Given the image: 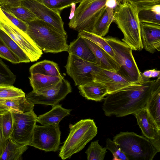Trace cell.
Here are the masks:
<instances>
[{
    "mask_svg": "<svg viewBox=\"0 0 160 160\" xmlns=\"http://www.w3.org/2000/svg\"><path fill=\"white\" fill-rule=\"evenodd\" d=\"M142 76V81L106 95L102 107L106 116L122 117L145 108L153 89L155 79Z\"/></svg>",
    "mask_w": 160,
    "mask_h": 160,
    "instance_id": "6da1fadb",
    "label": "cell"
},
{
    "mask_svg": "<svg viewBox=\"0 0 160 160\" xmlns=\"http://www.w3.org/2000/svg\"><path fill=\"white\" fill-rule=\"evenodd\" d=\"M139 10L130 0H122L116 8L114 22L123 34L122 41L132 50L140 51L143 48L140 36Z\"/></svg>",
    "mask_w": 160,
    "mask_h": 160,
    "instance_id": "7a4b0ae2",
    "label": "cell"
},
{
    "mask_svg": "<svg viewBox=\"0 0 160 160\" xmlns=\"http://www.w3.org/2000/svg\"><path fill=\"white\" fill-rule=\"evenodd\" d=\"M27 33L45 53H57L67 51V36L50 24L38 18L27 22Z\"/></svg>",
    "mask_w": 160,
    "mask_h": 160,
    "instance_id": "3957f363",
    "label": "cell"
},
{
    "mask_svg": "<svg viewBox=\"0 0 160 160\" xmlns=\"http://www.w3.org/2000/svg\"><path fill=\"white\" fill-rule=\"evenodd\" d=\"M69 127L70 132L59 154L63 160L82 150L98 133L93 119H82L74 125L70 124Z\"/></svg>",
    "mask_w": 160,
    "mask_h": 160,
    "instance_id": "277c9868",
    "label": "cell"
},
{
    "mask_svg": "<svg viewBox=\"0 0 160 160\" xmlns=\"http://www.w3.org/2000/svg\"><path fill=\"white\" fill-rule=\"evenodd\" d=\"M113 141L129 160H152L158 152L148 139L134 132H121Z\"/></svg>",
    "mask_w": 160,
    "mask_h": 160,
    "instance_id": "5b68a950",
    "label": "cell"
},
{
    "mask_svg": "<svg viewBox=\"0 0 160 160\" xmlns=\"http://www.w3.org/2000/svg\"><path fill=\"white\" fill-rule=\"evenodd\" d=\"M105 39L111 47L114 58L118 63L117 72L131 83L142 81V78L132 53V50L126 43L118 38L108 36Z\"/></svg>",
    "mask_w": 160,
    "mask_h": 160,
    "instance_id": "8992f818",
    "label": "cell"
},
{
    "mask_svg": "<svg viewBox=\"0 0 160 160\" xmlns=\"http://www.w3.org/2000/svg\"><path fill=\"white\" fill-rule=\"evenodd\" d=\"M108 0H82L70 18V28L78 32H91L94 24L102 14Z\"/></svg>",
    "mask_w": 160,
    "mask_h": 160,
    "instance_id": "52a82bcc",
    "label": "cell"
},
{
    "mask_svg": "<svg viewBox=\"0 0 160 160\" xmlns=\"http://www.w3.org/2000/svg\"><path fill=\"white\" fill-rule=\"evenodd\" d=\"M0 29L6 33L23 50L31 62L37 61L43 52L26 32L14 25L3 12L0 16Z\"/></svg>",
    "mask_w": 160,
    "mask_h": 160,
    "instance_id": "ba28073f",
    "label": "cell"
},
{
    "mask_svg": "<svg viewBox=\"0 0 160 160\" xmlns=\"http://www.w3.org/2000/svg\"><path fill=\"white\" fill-rule=\"evenodd\" d=\"M12 113L14 122L10 138L20 144L30 146L38 117L33 109L24 113Z\"/></svg>",
    "mask_w": 160,
    "mask_h": 160,
    "instance_id": "9c48e42d",
    "label": "cell"
},
{
    "mask_svg": "<svg viewBox=\"0 0 160 160\" xmlns=\"http://www.w3.org/2000/svg\"><path fill=\"white\" fill-rule=\"evenodd\" d=\"M65 68L67 74L77 86L93 81V76L100 68L95 63L83 60L72 54H69Z\"/></svg>",
    "mask_w": 160,
    "mask_h": 160,
    "instance_id": "30bf717a",
    "label": "cell"
},
{
    "mask_svg": "<svg viewBox=\"0 0 160 160\" xmlns=\"http://www.w3.org/2000/svg\"><path fill=\"white\" fill-rule=\"evenodd\" d=\"M59 126L36 125L30 146L46 152H55L60 144Z\"/></svg>",
    "mask_w": 160,
    "mask_h": 160,
    "instance_id": "8fae6325",
    "label": "cell"
},
{
    "mask_svg": "<svg viewBox=\"0 0 160 160\" xmlns=\"http://www.w3.org/2000/svg\"><path fill=\"white\" fill-rule=\"evenodd\" d=\"M72 91L70 83L64 78L55 87L40 93L32 90L25 95V97L34 105L42 104L52 106L57 104Z\"/></svg>",
    "mask_w": 160,
    "mask_h": 160,
    "instance_id": "7c38bea8",
    "label": "cell"
},
{
    "mask_svg": "<svg viewBox=\"0 0 160 160\" xmlns=\"http://www.w3.org/2000/svg\"><path fill=\"white\" fill-rule=\"evenodd\" d=\"M21 5L28 8L38 18L50 24L61 33L67 36L60 13L37 0H21Z\"/></svg>",
    "mask_w": 160,
    "mask_h": 160,
    "instance_id": "4fadbf2b",
    "label": "cell"
},
{
    "mask_svg": "<svg viewBox=\"0 0 160 160\" xmlns=\"http://www.w3.org/2000/svg\"><path fill=\"white\" fill-rule=\"evenodd\" d=\"M93 81L104 86L108 89V94L116 92L132 84L117 72L101 68L93 76Z\"/></svg>",
    "mask_w": 160,
    "mask_h": 160,
    "instance_id": "5bb4252c",
    "label": "cell"
},
{
    "mask_svg": "<svg viewBox=\"0 0 160 160\" xmlns=\"http://www.w3.org/2000/svg\"><path fill=\"white\" fill-rule=\"evenodd\" d=\"M141 40L143 48L153 54L160 51V25L140 22Z\"/></svg>",
    "mask_w": 160,
    "mask_h": 160,
    "instance_id": "9a60e30c",
    "label": "cell"
},
{
    "mask_svg": "<svg viewBox=\"0 0 160 160\" xmlns=\"http://www.w3.org/2000/svg\"><path fill=\"white\" fill-rule=\"evenodd\" d=\"M82 38L93 54L96 59V63L100 68L118 72L119 69V66L112 57L93 42L87 38Z\"/></svg>",
    "mask_w": 160,
    "mask_h": 160,
    "instance_id": "2e32d148",
    "label": "cell"
},
{
    "mask_svg": "<svg viewBox=\"0 0 160 160\" xmlns=\"http://www.w3.org/2000/svg\"><path fill=\"white\" fill-rule=\"evenodd\" d=\"M143 136L149 139H154L160 131L148 111L142 108L133 114Z\"/></svg>",
    "mask_w": 160,
    "mask_h": 160,
    "instance_id": "e0dca14e",
    "label": "cell"
},
{
    "mask_svg": "<svg viewBox=\"0 0 160 160\" xmlns=\"http://www.w3.org/2000/svg\"><path fill=\"white\" fill-rule=\"evenodd\" d=\"M145 108L160 128V76L155 79L153 89L147 102Z\"/></svg>",
    "mask_w": 160,
    "mask_h": 160,
    "instance_id": "ac0fdd59",
    "label": "cell"
},
{
    "mask_svg": "<svg viewBox=\"0 0 160 160\" xmlns=\"http://www.w3.org/2000/svg\"><path fill=\"white\" fill-rule=\"evenodd\" d=\"M80 94L86 99L100 101L108 94L107 88L98 82L92 81L84 84L78 86Z\"/></svg>",
    "mask_w": 160,
    "mask_h": 160,
    "instance_id": "d6986e66",
    "label": "cell"
},
{
    "mask_svg": "<svg viewBox=\"0 0 160 160\" xmlns=\"http://www.w3.org/2000/svg\"><path fill=\"white\" fill-rule=\"evenodd\" d=\"M29 78L33 90L40 93L56 86L64 77H53L35 73L30 74Z\"/></svg>",
    "mask_w": 160,
    "mask_h": 160,
    "instance_id": "ffe728a7",
    "label": "cell"
},
{
    "mask_svg": "<svg viewBox=\"0 0 160 160\" xmlns=\"http://www.w3.org/2000/svg\"><path fill=\"white\" fill-rule=\"evenodd\" d=\"M52 107L50 111L38 117L37 122L42 125L59 126L60 121L65 117L69 115L72 111L71 109L63 108L60 104Z\"/></svg>",
    "mask_w": 160,
    "mask_h": 160,
    "instance_id": "44dd1931",
    "label": "cell"
},
{
    "mask_svg": "<svg viewBox=\"0 0 160 160\" xmlns=\"http://www.w3.org/2000/svg\"><path fill=\"white\" fill-rule=\"evenodd\" d=\"M68 52L69 54L74 55L83 60L96 63L93 54L82 37L78 36L70 42Z\"/></svg>",
    "mask_w": 160,
    "mask_h": 160,
    "instance_id": "7402d4cb",
    "label": "cell"
},
{
    "mask_svg": "<svg viewBox=\"0 0 160 160\" xmlns=\"http://www.w3.org/2000/svg\"><path fill=\"white\" fill-rule=\"evenodd\" d=\"M115 9L106 6L99 18L94 24L92 32L104 37L108 33L111 23L114 22Z\"/></svg>",
    "mask_w": 160,
    "mask_h": 160,
    "instance_id": "603a6c76",
    "label": "cell"
},
{
    "mask_svg": "<svg viewBox=\"0 0 160 160\" xmlns=\"http://www.w3.org/2000/svg\"><path fill=\"white\" fill-rule=\"evenodd\" d=\"M29 71L30 74L38 73L53 77H62L57 63L47 60L33 64L30 68Z\"/></svg>",
    "mask_w": 160,
    "mask_h": 160,
    "instance_id": "cb8c5ba5",
    "label": "cell"
},
{
    "mask_svg": "<svg viewBox=\"0 0 160 160\" xmlns=\"http://www.w3.org/2000/svg\"><path fill=\"white\" fill-rule=\"evenodd\" d=\"M28 148V146L20 144L9 138L0 160H22V154Z\"/></svg>",
    "mask_w": 160,
    "mask_h": 160,
    "instance_id": "d4e9b609",
    "label": "cell"
},
{
    "mask_svg": "<svg viewBox=\"0 0 160 160\" xmlns=\"http://www.w3.org/2000/svg\"><path fill=\"white\" fill-rule=\"evenodd\" d=\"M12 112L24 113L33 109L34 104L28 101L25 96L0 101Z\"/></svg>",
    "mask_w": 160,
    "mask_h": 160,
    "instance_id": "484cf974",
    "label": "cell"
},
{
    "mask_svg": "<svg viewBox=\"0 0 160 160\" xmlns=\"http://www.w3.org/2000/svg\"><path fill=\"white\" fill-rule=\"evenodd\" d=\"M138 17L140 22L160 25V4L139 10Z\"/></svg>",
    "mask_w": 160,
    "mask_h": 160,
    "instance_id": "4316f807",
    "label": "cell"
},
{
    "mask_svg": "<svg viewBox=\"0 0 160 160\" xmlns=\"http://www.w3.org/2000/svg\"><path fill=\"white\" fill-rule=\"evenodd\" d=\"M0 122L4 139L8 141L13 128L14 119L12 112L8 110L0 112Z\"/></svg>",
    "mask_w": 160,
    "mask_h": 160,
    "instance_id": "83f0119b",
    "label": "cell"
},
{
    "mask_svg": "<svg viewBox=\"0 0 160 160\" xmlns=\"http://www.w3.org/2000/svg\"><path fill=\"white\" fill-rule=\"evenodd\" d=\"M0 37L9 48L18 57L20 63H27L30 62L23 50L6 33L1 29Z\"/></svg>",
    "mask_w": 160,
    "mask_h": 160,
    "instance_id": "f1b7e54d",
    "label": "cell"
},
{
    "mask_svg": "<svg viewBox=\"0 0 160 160\" xmlns=\"http://www.w3.org/2000/svg\"><path fill=\"white\" fill-rule=\"evenodd\" d=\"M78 36L85 38L91 41L104 50L112 57L114 58L113 51L110 45L105 39L104 38L97 35L92 32L85 31L78 32Z\"/></svg>",
    "mask_w": 160,
    "mask_h": 160,
    "instance_id": "f546056e",
    "label": "cell"
},
{
    "mask_svg": "<svg viewBox=\"0 0 160 160\" xmlns=\"http://www.w3.org/2000/svg\"><path fill=\"white\" fill-rule=\"evenodd\" d=\"M98 140L92 142L85 152L88 160H103L107 152L106 147L102 148Z\"/></svg>",
    "mask_w": 160,
    "mask_h": 160,
    "instance_id": "4dcf8cb0",
    "label": "cell"
},
{
    "mask_svg": "<svg viewBox=\"0 0 160 160\" xmlns=\"http://www.w3.org/2000/svg\"><path fill=\"white\" fill-rule=\"evenodd\" d=\"M25 96V93L22 89L12 85L0 84V101Z\"/></svg>",
    "mask_w": 160,
    "mask_h": 160,
    "instance_id": "1f68e13d",
    "label": "cell"
},
{
    "mask_svg": "<svg viewBox=\"0 0 160 160\" xmlns=\"http://www.w3.org/2000/svg\"><path fill=\"white\" fill-rule=\"evenodd\" d=\"M55 11L60 12L73 4L79 3L82 0H37Z\"/></svg>",
    "mask_w": 160,
    "mask_h": 160,
    "instance_id": "d6a6232c",
    "label": "cell"
},
{
    "mask_svg": "<svg viewBox=\"0 0 160 160\" xmlns=\"http://www.w3.org/2000/svg\"><path fill=\"white\" fill-rule=\"evenodd\" d=\"M7 7L15 16L26 22H28L37 18L31 11L22 5L15 7Z\"/></svg>",
    "mask_w": 160,
    "mask_h": 160,
    "instance_id": "836d02e7",
    "label": "cell"
},
{
    "mask_svg": "<svg viewBox=\"0 0 160 160\" xmlns=\"http://www.w3.org/2000/svg\"><path fill=\"white\" fill-rule=\"evenodd\" d=\"M16 79L15 75L0 58V84L13 85Z\"/></svg>",
    "mask_w": 160,
    "mask_h": 160,
    "instance_id": "e575fe53",
    "label": "cell"
},
{
    "mask_svg": "<svg viewBox=\"0 0 160 160\" xmlns=\"http://www.w3.org/2000/svg\"><path fill=\"white\" fill-rule=\"evenodd\" d=\"M106 148L110 151L113 156V160H129L119 146L110 138L106 140Z\"/></svg>",
    "mask_w": 160,
    "mask_h": 160,
    "instance_id": "d590c367",
    "label": "cell"
},
{
    "mask_svg": "<svg viewBox=\"0 0 160 160\" xmlns=\"http://www.w3.org/2000/svg\"><path fill=\"white\" fill-rule=\"evenodd\" d=\"M0 57L14 64L20 63L18 57L9 48L0 37Z\"/></svg>",
    "mask_w": 160,
    "mask_h": 160,
    "instance_id": "8d00e7d4",
    "label": "cell"
},
{
    "mask_svg": "<svg viewBox=\"0 0 160 160\" xmlns=\"http://www.w3.org/2000/svg\"><path fill=\"white\" fill-rule=\"evenodd\" d=\"M0 6L2 11L7 18L19 29L26 33L28 27V23L16 17L7 7L4 6Z\"/></svg>",
    "mask_w": 160,
    "mask_h": 160,
    "instance_id": "74e56055",
    "label": "cell"
},
{
    "mask_svg": "<svg viewBox=\"0 0 160 160\" xmlns=\"http://www.w3.org/2000/svg\"><path fill=\"white\" fill-rule=\"evenodd\" d=\"M137 6L139 11L141 9L150 8L160 4V0H130Z\"/></svg>",
    "mask_w": 160,
    "mask_h": 160,
    "instance_id": "f35d334b",
    "label": "cell"
},
{
    "mask_svg": "<svg viewBox=\"0 0 160 160\" xmlns=\"http://www.w3.org/2000/svg\"><path fill=\"white\" fill-rule=\"evenodd\" d=\"M141 74L143 77L147 78L158 77L160 76V71L155 69L149 70L145 71L143 72H141Z\"/></svg>",
    "mask_w": 160,
    "mask_h": 160,
    "instance_id": "ab89813d",
    "label": "cell"
},
{
    "mask_svg": "<svg viewBox=\"0 0 160 160\" xmlns=\"http://www.w3.org/2000/svg\"><path fill=\"white\" fill-rule=\"evenodd\" d=\"M21 5V0H0V6L12 7Z\"/></svg>",
    "mask_w": 160,
    "mask_h": 160,
    "instance_id": "60d3db41",
    "label": "cell"
},
{
    "mask_svg": "<svg viewBox=\"0 0 160 160\" xmlns=\"http://www.w3.org/2000/svg\"><path fill=\"white\" fill-rule=\"evenodd\" d=\"M152 144L156 148L158 152H160V131L157 133L155 138L152 139H149Z\"/></svg>",
    "mask_w": 160,
    "mask_h": 160,
    "instance_id": "b9f144b4",
    "label": "cell"
},
{
    "mask_svg": "<svg viewBox=\"0 0 160 160\" xmlns=\"http://www.w3.org/2000/svg\"><path fill=\"white\" fill-rule=\"evenodd\" d=\"M8 141H5L4 139L0 122V157L5 149Z\"/></svg>",
    "mask_w": 160,
    "mask_h": 160,
    "instance_id": "7bdbcfd3",
    "label": "cell"
},
{
    "mask_svg": "<svg viewBox=\"0 0 160 160\" xmlns=\"http://www.w3.org/2000/svg\"><path fill=\"white\" fill-rule=\"evenodd\" d=\"M7 110H8L7 108L3 105L0 101V112Z\"/></svg>",
    "mask_w": 160,
    "mask_h": 160,
    "instance_id": "ee69618b",
    "label": "cell"
},
{
    "mask_svg": "<svg viewBox=\"0 0 160 160\" xmlns=\"http://www.w3.org/2000/svg\"><path fill=\"white\" fill-rule=\"evenodd\" d=\"M2 12H3L1 10V9L0 8V16L2 14Z\"/></svg>",
    "mask_w": 160,
    "mask_h": 160,
    "instance_id": "f6af8a7d",
    "label": "cell"
}]
</instances>
